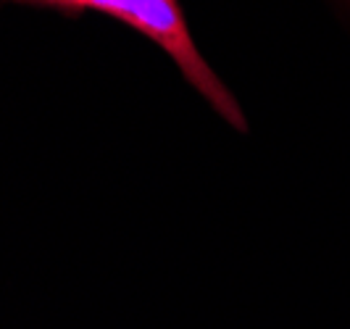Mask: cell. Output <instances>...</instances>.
I'll use <instances>...</instances> for the list:
<instances>
[{
  "mask_svg": "<svg viewBox=\"0 0 350 329\" xmlns=\"http://www.w3.org/2000/svg\"><path fill=\"white\" fill-rule=\"evenodd\" d=\"M29 3L55 5L69 14L98 11V14L129 24L132 29H137L140 35L161 45L169 53V58H174L185 79L216 108V114L224 122H229L240 132L247 129L243 108L237 105L234 95L224 87V82L216 77V71L211 69L200 51L195 48V40L187 29L185 14L176 0H29Z\"/></svg>",
  "mask_w": 350,
  "mask_h": 329,
  "instance_id": "1",
  "label": "cell"
}]
</instances>
